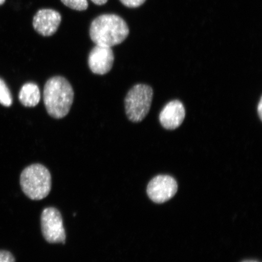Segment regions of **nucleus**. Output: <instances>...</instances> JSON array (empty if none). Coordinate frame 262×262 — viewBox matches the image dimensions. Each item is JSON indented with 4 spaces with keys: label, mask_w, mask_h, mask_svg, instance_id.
I'll return each instance as SVG.
<instances>
[{
    "label": "nucleus",
    "mask_w": 262,
    "mask_h": 262,
    "mask_svg": "<svg viewBox=\"0 0 262 262\" xmlns=\"http://www.w3.org/2000/svg\"><path fill=\"white\" fill-rule=\"evenodd\" d=\"M6 2V0H0V6L3 5Z\"/></svg>",
    "instance_id": "18"
},
{
    "label": "nucleus",
    "mask_w": 262,
    "mask_h": 262,
    "mask_svg": "<svg viewBox=\"0 0 262 262\" xmlns=\"http://www.w3.org/2000/svg\"><path fill=\"white\" fill-rule=\"evenodd\" d=\"M242 262H260L257 260H245Z\"/></svg>",
    "instance_id": "17"
},
{
    "label": "nucleus",
    "mask_w": 262,
    "mask_h": 262,
    "mask_svg": "<svg viewBox=\"0 0 262 262\" xmlns=\"http://www.w3.org/2000/svg\"><path fill=\"white\" fill-rule=\"evenodd\" d=\"M40 91L38 85L34 83H27L22 86L19 93V100L26 107H35L40 102Z\"/></svg>",
    "instance_id": "10"
},
{
    "label": "nucleus",
    "mask_w": 262,
    "mask_h": 262,
    "mask_svg": "<svg viewBox=\"0 0 262 262\" xmlns=\"http://www.w3.org/2000/svg\"><path fill=\"white\" fill-rule=\"evenodd\" d=\"M67 7L75 11H83L88 8V0H61Z\"/></svg>",
    "instance_id": "12"
},
{
    "label": "nucleus",
    "mask_w": 262,
    "mask_h": 262,
    "mask_svg": "<svg viewBox=\"0 0 262 262\" xmlns=\"http://www.w3.org/2000/svg\"><path fill=\"white\" fill-rule=\"evenodd\" d=\"M0 103L7 107L11 106L12 103L11 92L5 82L1 78H0Z\"/></svg>",
    "instance_id": "11"
},
{
    "label": "nucleus",
    "mask_w": 262,
    "mask_h": 262,
    "mask_svg": "<svg viewBox=\"0 0 262 262\" xmlns=\"http://www.w3.org/2000/svg\"><path fill=\"white\" fill-rule=\"evenodd\" d=\"M124 6L129 8H136L140 7L146 0H120Z\"/></svg>",
    "instance_id": "13"
},
{
    "label": "nucleus",
    "mask_w": 262,
    "mask_h": 262,
    "mask_svg": "<svg viewBox=\"0 0 262 262\" xmlns=\"http://www.w3.org/2000/svg\"><path fill=\"white\" fill-rule=\"evenodd\" d=\"M184 105L179 100H173L167 103L159 116L160 122L166 129L178 128L185 118Z\"/></svg>",
    "instance_id": "9"
},
{
    "label": "nucleus",
    "mask_w": 262,
    "mask_h": 262,
    "mask_svg": "<svg viewBox=\"0 0 262 262\" xmlns=\"http://www.w3.org/2000/svg\"><path fill=\"white\" fill-rule=\"evenodd\" d=\"M257 111L258 116H259L260 119L261 120V117H262V100H261V97L260 98V100L259 101V103H258L257 106Z\"/></svg>",
    "instance_id": "15"
},
{
    "label": "nucleus",
    "mask_w": 262,
    "mask_h": 262,
    "mask_svg": "<svg viewBox=\"0 0 262 262\" xmlns=\"http://www.w3.org/2000/svg\"><path fill=\"white\" fill-rule=\"evenodd\" d=\"M74 93L70 82L65 78L55 76L46 83L43 90L44 103L49 116L60 119L70 113Z\"/></svg>",
    "instance_id": "2"
},
{
    "label": "nucleus",
    "mask_w": 262,
    "mask_h": 262,
    "mask_svg": "<svg viewBox=\"0 0 262 262\" xmlns=\"http://www.w3.org/2000/svg\"><path fill=\"white\" fill-rule=\"evenodd\" d=\"M114 55L112 49L104 46L96 45L88 56V65L95 74L104 75L113 67Z\"/></svg>",
    "instance_id": "8"
},
{
    "label": "nucleus",
    "mask_w": 262,
    "mask_h": 262,
    "mask_svg": "<svg viewBox=\"0 0 262 262\" xmlns=\"http://www.w3.org/2000/svg\"><path fill=\"white\" fill-rule=\"evenodd\" d=\"M91 1L93 2L95 5L101 6L106 4L108 0H91Z\"/></svg>",
    "instance_id": "16"
},
{
    "label": "nucleus",
    "mask_w": 262,
    "mask_h": 262,
    "mask_svg": "<svg viewBox=\"0 0 262 262\" xmlns=\"http://www.w3.org/2000/svg\"><path fill=\"white\" fill-rule=\"evenodd\" d=\"M61 15L51 9H42L36 13L33 18V27L44 37H50L58 30L61 22Z\"/></svg>",
    "instance_id": "7"
},
{
    "label": "nucleus",
    "mask_w": 262,
    "mask_h": 262,
    "mask_svg": "<svg viewBox=\"0 0 262 262\" xmlns=\"http://www.w3.org/2000/svg\"><path fill=\"white\" fill-rule=\"evenodd\" d=\"M129 34L126 22L113 14L97 16L91 23L90 29V37L95 44L110 48L122 43Z\"/></svg>",
    "instance_id": "1"
},
{
    "label": "nucleus",
    "mask_w": 262,
    "mask_h": 262,
    "mask_svg": "<svg viewBox=\"0 0 262 262\" xmlns=\"http://www.w3.org/2000/svg\"><path fill=\"white\" fill-rule=\"evenodd\" d=\"M154 92L147 84H138L133 86L124 100V107L128 119L139 123L145 119L151 106Z\"/></svg>",
    "instance_id": "4"
},
{
    "label": "nucleus",
    "mask_w": 262,
    "mask_h": 262,
    "mask_svg": "<svg viewBox=\"0 0 262 262\" xmlns=\"http://www.w3.org/2000/svg\"><path fill=\"white\" fill-rule=\"evenodd\" d=\"M20 186L23 192L33 201H40L49 195L52 186L50 172L41 164H33L22 171Z\"/></svg>",
    "instance_id": "3"
},
{
    "label": "nucleus",
    "mask_w": 262,
    "mask_h": 262,
    "mask_svg": "<svg viewBox=\"0 0 262 262\" xmlns=\"http://www.w3.org/2000/svg\"><path fill=\"white\" fill-rule=\"evenodd\" d=\"M0 262H15V258L11 252L0 250Z\"/></svg>",
    "instance_id": "14"
},
{
    "label": "nucleus",
    "mask_w": 262,
    "mask_h": 262,
    "mask_svg": "<svg viewBox=\"0 0 262 262\" xmlns=\"http://www.w3.org/2000/svg\"><path fill=\"white\" fill-rule=\"evenodd\" d=\"M41 225L42 235L49 243H65L66 232L63 218L57 209L53 207L45 208L41 214Z\"/></svg>",
    "instance_id": "5"
},
{
    "label": "nucleus",
    "mask_w": 262,
    "mask_h": 262,
    "mask_svg": "<svg viewBox=\"0 0 262 262\" xmlns=\"http://www.w3.org/2000/svg\"><path fill=\"white\" fill-rule=\"evenodd\" d=\"M178 189V183L172 177L159 175L149 182L147 186V194L154 202L163 204L172 198Z\"/></svg>",
    "instance_id": "6"
}]
</instances>
